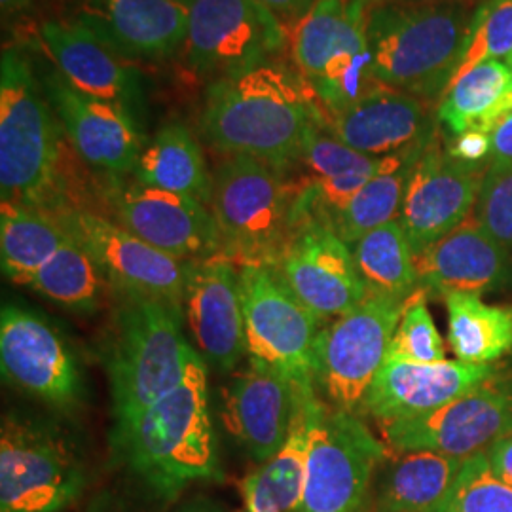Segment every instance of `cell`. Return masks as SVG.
<instances>
[{
  "label": "cell",
  "mask_w": 512,
  "mask_h": 512,
  "mask_svg": "<svg viewBox=\"0 0 512 512\" xmlns=\"http://www.w3.org/2000/svg\"><path fill=\"white\" fill-rule=\"evenodd\" d=\"M387 448L353 412L323 404L313 429L298 512H370Z\"/></svg>",
  "instance_id": "9"
},
{
  "label": "cell",
  "mask_w": 512,
  "mask_h": 512,
  "mask_svg": "<svg viewBox=\"0 0 512 512\" xmlns=\"http://www.w3.org/2000/svg\"><path fill=\"white\" fill-rule=\"evenodd\" d=\"M448 338L458 361L494 365L512 353V306L486 304L475 294H448Z\"/></svg>",
  "instance_id": "33"
},
{
  "label": "cell",
  "mask_w": 512,
  "mask_h": 512,
  "mask_svg": "<svg viewBox=\"0 0 512 512\" xmlns=\"http://www.w3.org/2000/svg\"><path fill=\"white\" fill-rule=\"evenodd\" d=\"M173 2H179V4H184V6H188L192 0H173Z\"/></svg>",
  "instance_id": "47"
},
{
  "label": "cell",
  "mask_w": 512,
  "mask_h": 512,
  "mask_svg": "<svg viewBox=\"0 0 512 512\" xmlns=\"http://www.w3.org/2000/svg\"><path fill=\"white\" fill-rule=\"evenodd\" d=\"M84 486V465L67 440L33 421L2 420L0 512H61Z\"/></svg>",
  "instance_id": "10"
},
{
  "label": "cell",
  "mask_w": 512,
  "mask_h": 512,
  "mask_svg": "<svg viewBox=\"0 0 512 512\" xmlns=\"http://www.w3.org/2000/svg\"><path fill=\"white\" fill-rule=\"evenodd\" d=\"M319 124H327V114L308 82L279 61L213 80L200 118L203 137L217 152L255 158L285 173L298 164Z\"/></svg>",
  "instance_id": "1"
},
{
  "label": "cell",
  "mask_w": 512,
  "mask_h": 512,
  "mask_svg": "<svg viewBox=\"0 0 512 512\" xmlns=\"http://www.w3.org/2000/svg\"><path fill=\"white\" fill-rule=\"evenodd\" d=\"M207 372L202 355L188 348L181 382L112 442L129 469L162 499L179 497L192 482L222 478Z\"/></svg>",
  "instance_id": "3"
},
{
  "label": "cell",
  "mask_w": 512,
  "mask_h": 512,
  "mask_svg": "<svg viewBox=\"0 0 512 512\" xmlns=\"http://www.w3.org/2000/svg\"><path fill=\"white\" fill-rule=\"evenodd\" d=\"M465 459L435 452H404L380 467L372 495L374 512H437Z\"/></svg>",
  "instance_id": "28"
},
{
  "label": "cell",
  "mask_w": 512,
  "mask_h": 512,
  "mask_svg": "<svg viewBox=\"0 0 512 512\" xmlns=\"http://www.w3.org/2000/svg\"><path fill=\"white\" fill-rule=\"evenodd\" d=\"M378 2H429V4H440V2H463V0H372V4Z\"/></svg>",
  "instance_id": "46"
},
{
  "label": "cell",
  "mask_w": 512,
  "mask_h": 512,
  "mask_svg": "<svg viewBox=\"0 0 512 512\" xmlns=\"http://www.w3.org/2000/svg\"><path fill=\"white\" fill-rule=\"evenodd\" d=\"M238 270L249 359L279 370L294 385H315L313 344L321 323L270 266L241 264Z\"/></svg>",
  "instance_id": "13"
},
{
  "label": "cell",
  "mask_w": 512,
  "mask_h": 512,
  "mask_svg": "<svg viewBox=\"0 0 512 512\" xmlns=\"http://www.w3.org/2000/svg\"><path fill=\"white\" fill-rule=\"evenodd\" d=\"M135 183L194 198L211 207L213 175L202 147L183 124H169L143 148L133 171Z\"/></svg>",
  "instance_id": "30"
},
{
  "label": "cell",
  "mask_w": 512,
  "mask_h": 512,
  "mask_svg": "<svg viewBox=\"0 0 512 512\" xmlns=\"http://www.w3.org/2000/svg\"><path fill=\"white\" fill-rule=\"evenodd\" d=\"M512 112V69L488 61L450 82L437 107V120L452 137L490 131Z\"/></svg>",
  "instance_id": "29"
},
{
  "label": "cell",
  "mask_w": 512,
  "mask_h": 512,
  "mask_svg": "<svg viewBox=\"0 0 512 512\" xmlns=\"http://www.w3.org/2000/svg\"><path fill=\"white\" fill-rule=\"evenodd\" d=\"M183 317L207 366L232 372L247 353L238 264L224 255L188 260Z\"/></svg>",
  "instance_id": "19"
},
{
  "label": "cell",
  "mask_w": 512,
  "mask_h": 512,
  "mask_svg": "<svg viewBox=\"0 0 512 512\" xmlns=\"http://www.w3.org/2000/svg\"><path fill=\"white\" fill-rule=\"evenodd\" d=\"M112 321L105 365L116 442L181 382L190 346L184 340L183 310L160 300L120 294Z\"/></svg>",
  "instance_id": "5"
},
{
  "label": "cell",
  "mask_w": 512,
  "mask_h": 512,
  "mask_svg": "<svg viewBox=\"0 0 512 512\" xmlns=\"http://www.w3.org/2000/svg\"><path fill=\"white\" fill-rule=\"evenodd\" d=\"M507 63H509V65H511V69H512V55H511V57H509V59H507Z\"/></svg>",
  "instance_id": "48"
},
{
  "label": "cell",
  "mask_w": 512,
  "mask_h": 512,
  "mask_svg": "<svg viewBox=\"0 0 512 512\" xmlns=\"http://www.w3.org/2000/svg\"><path fill=\"white\" fill-rule=\"evenodd\" d=\"M300 184L274 165L247 156H226L213 173L211 211L224 251L238 266H272L294 234Z\"/></svg>",
  "instance_id": "6"
},
{
  "label": "cell",
  "mask_w": 512,
  "mask_h": 512,
  "mask_svg": "<svg viewBox=\"0 0 512 512\" xmlns=\"http://www.w3.org/2000/svg\"><path fill=\"white\" fill-rule=\"evenodd\" d=\"M0 370L19 391L50 406H69L80 393V372L61 334L37 313L4 306Z\"/></svg>",
  "instance_id": "20"
},
{
  "label": "cell",
  "mask_w": 512,
  "mask_h": 512,
  "mask_svg": "<svg viewBox=\"0 0 512 512\" xmlns=\"http://www.w3.org/2000/svg\"><path fill=\"white\" fill-rule=\"evenodd\" d=\"M67 133L31 63L4 50L0 63V190L2 202L57 217L76 211L67 171Z\"/></svg>",
  "instance_id": "2"
},
{
  "label": "cell",
  "mask_w": 512,
  "mask_h": 512,
  "mask_svg": "<svg viewBox=\"0 0 512 512\" xmlns=\"http://www.w3.org/2000/svg\"><path fill=\"white\" fill-rule=\"evenodd\" d=\"M349 249L366 293L408 298L418 289L414 253L399 219L370 230Z\"/></svg>",
  "instance_id": "34"
},
{
  "label": "cell",
  "mask_w": 512,
  "mask_h": 512,
  "mask_svg": "<svg viewBox=\"0 0 512 512\" xmlns=\"http://www.w3.org/2000/svg\"><path fill=\"white\" fill-rule=\"evenodd\" d=\"M433 135L414 147L385 156L378 173L334 220L330 230L346 245H353L370 230L399 219L410 177Z\"/></svg>",
  "instance_id": "31"
},
{
  "label": "cell",
  "mask_w": 512,
  "mask_h": 512,
  "mask_svg": "<svg viewBox=\"0 0 512 512\" xmlns=\"http://www.w3.org/2000/svg\"><path fill=\"white\" fill-rule=\"evenodd\" d=\"M255 2L268 8L279 19H293L298 23L310 12L317 0H255Z\"/></svg>",
  "instance_id": "43"
},
{
  "label": "cell",
  "mask_w": 512,
  "mask_h": 512,
  "mask_svg": "<svg viewBox=\"0 0 512 512\" xmlns=\"http://www.w3.org/2000/svg\"><path fill=\"white\" fill-rule=\"evenodd\" d=\"M372 0H317L296 23L293 59L327 118L378 86L366 21Z\"/></svg>",
  "instance_id": "7"
},
{
  "label": "cell",
  "mask_w": 512,
  "mask_h": 512,
  "mask_svg": "<svg viewBox=\"0 0 512 512\" xmlns=\"http://www.w3.org/2000/svg\"><path fill=\"white\" fill-rule=\"evenodd\" d=\"M270 268L319 323L346 315L368 296L349 245L315 222L294 230Z\"/></svg>",
  "instance_id": "16"
},
{
  "label": "cell",
  "mask_w": 512,
  "mask_h": 512,
  "mask_svg": "<svg viewBox=\"0 0 512 512\" xmlns=\"http://www.w3.org/2000/svg\"><path fill=\"white\" fill-rule=\"evenodd\" d=\"M429 294L416 289L406 298L403 317L395 330L385 361L435 363L444 359V344L427 308Z\"/></svg>",
  "instance_id": "38"
},
{
  "label": "cell",
  "mask_w": 512,
  "mask_h": 512,
  "mask_svg": "<svg viewBox=\"0 0 512 512\" xmlns=\"http://www.w3.org/2000/svg\"><path fill=\"white\" fill-rule=\"evenodd\" d=\"M473 215L495 241L511 251L512 165L486 167Z\"/></svg>",
  "instance_id": "40"
},
{
  "label": "cell",
  "mask_w": 512,
  "mask_h": 512,
  "mask_svg": "<svg viewBox=\"0 0 512 512\" xmlns=\"http://www.w3.org/2000/svg\"><path fill=\"white\" fill-rule=\"evenodd\" d=\"M222 420L251 458H274L289 435L296 385L279 370L249 359L222 391Z\"/></svg>",
  "instance_id": "22"
},
{
  "label": "cell",
  "mask_w": 512,
  "mask_h": 512,
  "mask_svg": "<svg viewBox=\"0 0 512 512\" xmlns=\"http://www.w3.org/2000/svg\"><path fill=\"white\" fill-rule=\"evenodd\" d=\"M437 512H512V486L495 476L484 452L465 459Z\"/></svg>",
  "instance_id": "37"
},
{
  "label": "cell",
  "mask_w": 512,
  "mask_h": 512,
  "mask_svg": "<svg viewBox=\"0 0 512 512\" xmlns=\"http://www.w3.org/2000/svg\"><path fill=\"white\" fill-rule=\"evenodd\" d=\"M418 287L427 294L494 293L512 279L509 251L471 215L456 230L414 256Z\"/></svg>",
  "instance_id": "25"
},
{
  "label": "cell",
  "mask_w": 512,
  "mask_h": 512,
  "mask_svg": "<svg viewBox=\"0 0 512 512\" xmlns=\"http://www.w3.org/2000/svg\"><path fill=\"white\" fill-rule=\"evenodd\" d=\"M437 114L420 97L378 84L327 118L330 133L372 158H385L427 141L437 131Z\"/></svg>",
  "instance_id": "23"
},
{
  "label": "cell",
  "mask_w": 512,
  "mask_h": 512,
  "mask_svg": "<svg viewBox=\"0 0 512 512\" xmlns=\"http://www.w3.org/2000/svg\"><path fill=\"white\" fill-rule=\"evenodd\" d=\"M55 219L92 253L116 293L160 300L183 310L186 262L93 211H65Z\"/></svg>",
  "instance_id": "14"
},
{
  "label": "cell",
  "mask_w": 512,
  "mask_h": 512,
  "mask_svg": "<svg viewBox=\"0 0 512 512\" xmlns=\"http://www.w3.org/2000/svg\"><path fill=\"white\" fill-rule=\"evenodd\" d=\"M114 222L177 260L222 255L224 245L213 211L194 198L145 184H110Z\"/></svg>",
  "instance_id": "17"
},
{
  "label": "cell",
  "mask_w": 512,
  "mask_h": 512,
  "mask_svg": "<svg viewBox=\"0 0 512 512\" xmlns=\"http://www.w3.org/2000/svg\"><path fill=\"white\" fill-rule=\"evenodd\" d=\"M501 366L463 361H385L361 408L378 423L433 412L486 382Z\"/></svg>",
  "instance_id": "21"
},
{
  "label": "cell",
  "mask_w": 512,
  "mask_h": 512,
  "mask_svg": "<svg viewBox=\"0 0 512 512\" xmlns=\"http://www.w3.org/2000/svg\"><path fill=\"white\" fill-rule=\"evenodd\" d=\"M397 452H435L467 459L512 435V376L499 370L452 403L433 412L378 423Z\"/></svg>",
  "instance_id": "11"
},
{
  "label": "cell",
  "mask_w": 512,
  "mask_h": 512,
  "mask_svg": "<svg viewBox=\"0 0 512 512\" xmlns=\"http://www.w3.org/2000/svg\"><path fill=\"white\" fill-rule=\"evenodd\" d=\"M59 220L33 207L19 203L0 205V258L4 275L31 285L38 270L52 258L67 239Z\"/></svg>",
  "instance_id": "32"
},
{
  "label": "cell",
  "mask_w": 512,
  "mask_h": 512,
  "mask_svg": "<svg viewBox=\"0 0 512 512\" xmlns=\"http://www.w3.org/2000/svg\"><path fill=\"white\" fill-rule=\"evenodd\" d=\"M406 298L368 294L346 315L319 329L313 344V384L332 408H361L384 366Z\"/></svg>",
  "instance_id": "8"
},
{
  "label": "cell",
  "mask_w": 512,
  "mask_h": 512,
  "mask_svg": "<svg viewBox=\"0 0 512 512\" xmlns=\"http://www.w3.org/2000/svg\"><path fill=\"white\" fill-rule=\"evenodd\" d=\"M315 385H296V406L289 435L274 458L239 482V492L245 512H298L308 458H310L313 429L323 408Z\"/></svg>",
  "instance_id": "26"
},
{
  "label": "cell",
  "mask_w": 512,
  "mask_h": 512,
  "mask_svg": "<svg viewBox=\"0 0 512 512\" xmlns=\"http://www.w3.org/2000/svg\"><path fill=\"white\" fill-rule=\"evenodd\" d=\"M512 165V112L490 131V154L486 167Z\"/></svg>",
  "instance_id": "41"
},
{
  "label": "cell",
  "mask_w": 512,
  "mask_h": 512,
  "mask_svg": "<svg viewBox=\"0 0 512 512\" xmlns=\"http://www.w3.org/2000/svg\"><path fill=\"white\" fill-rule=\"evenodd\" d=\"M29 6H31V0H0V8H2L4 16L18 14V12L27 10Z\"/></svg>",
  "instance_id": "45"
},
{
  "label": "cell",
  "mask_w": 512,
  "mask_h": 512,
  "mask_svg": "<svg viewBox=\"0 0 512 512\" xmlns=\"http://www.w3.org/2000/svg\"><path fill=\"white\" fill-rule=\"evenodd\" d=\"M484 171L486 164L454 156L437 129L410 177L399 213L414 256L473 215Z\"/></svg>",
  "instance_id": "15"
},
{
  "label": "cell",
  "mask_w": 512,
  "mask_h": 512,
  "mask_svg": "<svg viewBox=\"0 0 512 512\" xmlns=\"http://www.w3.org/2000/svg\"><path fill=\"white\" fill-rule=\"evenodd\" d=\"M380 162L382 158L365 156L344 145L330 133L327 124H319L311 129L298 160V164L304 165V169L308 171V179L338 177L374 167Z\"/></svg>",
  "instance_id": "39"
},
{
  "label": "cell",
  "mask_w": 512,
  "mask_h": 512,
  "mask_svg": "<svg viewBox=\"0 0 512 512\" xmlns=\"http://www.w3.org/2000/svg\"><path fill=\"white\" fill-rule=\"evenodd\" d=\"M488 461L497 478L512 486V435L497 440L486 450Z\"/></svg>",
  "instance_id": "42"
},
{
  "label": "cell",
  "mask_w": 512,
  "mask_h": 512,
  "mask_svg": "<svg viewBox=\"0 0 512 512\" xmlns=\"http://www.w3.org/2000/svg\"><path fill=\"white\" fill-rule=\"evenodd\" d=\"M512 55V0H482L476 6L458 69L450 82L488 61Z\"/></svg>",
  "instance_id": "36"
},
{
  "label": "cell",
  "mask_w": 512,
  "mask_h": 512,
  "mask_svg": "<svg viewBox=\"0 0 512 512\" xmlns=\"http://www.w3.org/2000/svg\"><path fill=\"white\" fill-rule=\"evenodd\" d=\"M473 12L465 2L370 4L366 35L374 80L439 101L458 69Z\"/></svg>",
  "instance_id": "4"
},
{
  "label": "cell",
  "mask_w": 512,
  "mask_h": 512,
  "mask_svg": "<svg viewBox=\"0 0 512 512\" xmlns=\"http://www.w3.org/2000/svg\"><path fill=\"white\" fill-rule=\"evenodd\" d=\"M42 88L84 164L112 183L133 175L145 148L133 112L74 90L57 69L42 76Z\"/></svg>",
  "instance_id": "18"
},
{
  "label": "cell",
  "mask_w": 512,
  "mask_h": 512,
  "mask_svg": "<svg viewBox=\"0 0 512 512\" xmlns=\"http://www.w3.org/2000/svg\"><path fill=\"white\" fill-rule=\"evenodd\" d=\"M29 287L65 310L90 313L101 306L110 285L92 253L69 234Z\"/></svg>",
  "instance_id": "35"
},
{
  "label": "cell",
  "mask_w": 512,
  "mask_h": 512,
  "mask_svg": "<svg viewBox=\"0 0 512 512\" xmlns=\"http://www.w3.org/2000/svg\"><path fill=\"white\" fill-rule=\"evenodd\" d=\"M80 19L120 55L165 57L188 37V6L173 0H92Z\"/></svg>",
  "instance_id": "27"
},
{
  "label": "cell",
  "mask_w": 512,
  "mask_h": 512,
  "mask_svg": "<svg viewBox=\"0 0 512 512\" xmlns=\"http://www.w3.org/2000/svg\"><path fill=\"white\" fill-rule=\"evenodd\" d=\"M40 40L74 90L135 114L141 99L139 76L90 25L82 19H50L40 25Z\"/></svg>",
  "instance_id": "24"
},
{
  "label": "cell",
  "mask_w": 512,
  "mask_h": 512,
  "mask_svg": "<svg viewBox=\"0 0 512 512\" xmlns=\"http://www.w3.org/2000/svg\"><path fill=\"white\" fill-rule=\"evenodd\" d=\"M289 44L285 23L255 0H192L186 57L215 80L272 63Z\"/></svg>",
  "instance_id": "12"
},
{
  "label": "cell",
  "mask_w": 512,
  "mask_h": 512,
  "mask_svg": "<svg viewBox=\"0 0 512 512\" xmlns=\"http://www.w3.org/2000/svg\"><path fill=\"white\" fill-rule=\"evenodd\" d=\"M175 512H224L222 507H219L217 503L213 501H207V499H194L190 503H186L183 507H179Z\"/></svg>",
  "instance_id": "44"
}]
</instances>
